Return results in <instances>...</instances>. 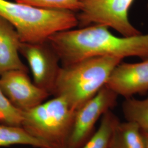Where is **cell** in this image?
<instances>
[{
	"mask_svg": "<svg viewBox=\"0 0 148 148\" xmlns=\"http://www.w3.org/2000/svg\"><path fill=\"white\" fill-rule=\"evenodd\" d=\"M14 145H29L36 148H52L32 136L21 126L0 125V147Z\"/></svg>",
	"mask_w": 148,
	"mask_h": 148,
	"instance_id": "cell-12",
	"label": "cell"
},
{
	"mask_svg": "<svg viewBox=\"0 0 148 148\" xmlns=\"http://www.w3.org/2000/svg\"><path fill=\"white\" fill-rule=\"evenodd\" d=\"M19 53L29 64L34 83L52 95L61 66L57 54L48 41L38 43L21 42Z\"/></svg>",
	"mask_w": 148,
	"mask_h": 148,
	"instance_id": "cell-7",
	"label": "cell"
},
{
	"mask_svg": "<svg viewBox=\"0 0 148 148\" xmlns=\"http://www.w3.org/2000/svg\"><path fill=\"white\" fill-rule=\"evenodd\" d=\"M117 97L105 86L76 110L66 148H81L95 132L99 119L116 104Z\"/></svg>",
	"mask_w": 148,
	"mask_h": 148,
	"instance_id": "cell-6",
	"label": "cell"
},
{
	"mask_svg": "<svg viewBox=\"0 0 148 148\" xmlns=\"http://www.w3.org/2000/svg\"><path fill=\"white\" fill-rule=\"evenodd\" d=\"M75 111L60 96H54L23 112L21 126L52 148H66Z\"/></svg>",
	"mask_w": 148,
	"mask_h": 148,
	"instance_id": "cell-4",
	"label": "cell"
},
{
	"mask_svg": "<svg viewBox=\"0 0 148 148\" xmlns=\"http://www.w3.org/2000/svg\"><path fill=\"white\" fill-rule=\"evenodd\" d=\"M21 42L14 27L0 16V75L13 70L28 71L19 56Z\"/></svg>",
	"mask_w": 148,
	"mask_h": 148,
	"instance_id": "cell-10",
	"label": "cell"
},
{
	"mask_svg": "<svg viewBox=\"0 0 148 148\" xmlns=\"http://www.w3.org/2000/svg\"><path fill=\"white\" fill-rule=\"evenodd\" d=\"M141 132L143 136L145 148H148V130L141 128Z\"/></svg>",
	"mask_w": 148,
	"mask_h": 148,
	"instance_id": "cell-17",
	"label": "cell"
},
{
	"mask_svg": "<svg viewBox=\"0 0 148 148\" xmlns=\"http://www.w3.org/2000/svg\"><path fill=\"white\" fill-rule=\"evenodd\" d=\"M110 148H145L140 127L134 122H119L113 132Z\"/></svg>",
	"mask_w": 148,
	"mask_h": 148,
	"instance_id": "cell-11",
	"label": "cell"
},
{
	"mask_svg": "<svg viewBox=\"0 0 148 148\" xmlns=\"http://www.w3.org/2000/svg\"><path fill=\"white\" fill-rule=\"evenodd\" d=\"M122 60L100 56L62 65L52 95L63 97L76 111L106 86L112 71Z\"/></svg>",
	"mask_w": 148,
	"mask_h": 148,
	"instance_id": "cell-2",
	"label": "cell"
},
{
	"mask_svg": "<svg viewBox=\"0 0 148 148\" xmlns=\"http://www.w3.org/2000/svg\"><path fill=\"white\" fill-rule=\"evenodd\" d=\"M119 121L111 110L106 112L101 117L98 130L80 148H110L114 128Z\"/></svg>",
	"mask_w": 148,
	"mask_h": 148,
	"instance_id": "cell-13",
	"label": "cell"
},
{
	"mask_svg": "<svg viewBox=\"0 0 148 148\" xmlns=\"http://www.w3.org/2000/svg\"><path fill=\"white\" fill-rule=\"evenodd\" d=\"M106 86L125 99L148 91V59L137 63L121 62L113 69Z\"/></svg>",
	"mask_w": 148,
	"mask_h": 148,
	"instance_id": "cell-9",
	"label": "cell"
},
{
	"mask_svg": "<svg viewBox=\"0 0 148 148\" xmlns=\"http://www.w3.org/2000/svg\"><path fill=\"white\" fill-rule=\"evenodd\" d=\"M0 16L9 21L22 42H43L53 34L78 26L76 13L0 0Z\"/></svg>",
	"mask_w": 148,
	"mask_h": 148,
	"instance_id": "cell-3",
	"label": "cell"
},
{
	"mask_svg": "<svg viewBox=\"0 0 148 148\" xmlns=\"http://www.w3.org/2000/svg\"><path fill=\"white\" fill-rule=\"evenodd\" d=\"M122 108L127 121L134 122L141 128L148 130V96L142 100L132 97L126 98Z\"/></svg>",
	"mask_w": 148,
	"mask_h": 148,
	"instance_id": "cell-14",
	"label": "cell"
},
{
	"mask_svg": "<svg viewBox=\"0 0 148 148\" xmlns=\"http://www.w3.org/2000/svg\"><path fill=\"white\" fill-rule=\"evenodd\" d=\"M62 65L95 57L111 56L123 59L128 57L148 59V34L118 37L109 28L90 25L58 32L48 39Z\"/></svg>",
	"mask_w": 148,
	"mask_h": 148,
	"instance_id": "cell-1",
	"label": "cell"
},
{
	"mask_svg": "<svg viewBox=\"0 0 148 148\" xmlns=\"http://www.w3.org/2000/svg\"><path fill=\"white\" fill-rule=\"evenodd\" d=\"M134 0H81L76 13L79 27L101 25L112 28L123 36L142 34L133 25L128 12Z\"/></svg>",
	"mask_w": 148,
	"mask_h": 148,
	"instance_id": "cell-5",
	"label": "cell"
},
{
	"mask_svg": "<svg viewBox=\"0 0 148 148\" xmlns=\"http://www.w3.org/2000/svg\"><path fill=\"white\" fill-rule=\"evenodd\" d=\"M15 1L37 7L64 10L77 13L79 11L81 0H14Z\"/></svg>",
	"mask_w": 148,
	"mask_h": 148,
	"instance_id": "cell-15",
	"label": "cell"
},
{
	"mask_svg": "<svg viewBox=\"0 0 148 148\" xmlns=\"http://www.w3.org/2000/svg\"><path fill=\"white\" fill-rule=\"evenodd\" d=\"M0 88L11 104L23 112L42 103L50 95L32 82L27 71L20 70L1 74Z\"/></svg>",
	"mask_w": 148,
	"mask_h": 148,
	"instance_id": "cell-8",
	"label": "cell"
},
{
	"mask_svg": "<svg viewBox=\"0 0 148 148\" xmlns=\"http://www.w3.org/2000/svg\"><path fill=\"white\" fill-rule=\"evenodd\" d=\"M23 115V112L11 104L0 88V115L2 117V123L21 126Z\"/></svg>",
	"mask_w": 148,
	"mask_h": 148,
	"instance_id": "cell-16",
	"label": "cell"
},
{
	"mask_svg": "<svg viewBox=\"0 0 148 148\" xmlns=\"http://www.w3.org/2000/svg\"><path fill=\"white\" fill-rule=\"evenodd\" d=\"M2 117L0 115V122H2Z\"/></svg>",
	"mask_w": 148,
	"mask_h": 148,
	"instance_id": "cell-18",
	"label": "cell"
}]
</instances>
